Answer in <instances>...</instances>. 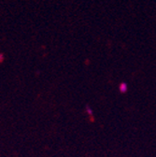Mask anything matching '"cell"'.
Masks as SVG:
<instances>
[{
    "label": "cell",
    "instance_id": "cell-1",
    "mask_svg": "<svg viewBox=\"0 0 156 157\" xmlns=\"http://www.w3.org/2000/svg\"><path fill=\"white\" fill-rule=\"evenodd\" d=\"M127 91H128V84L124 82H121L119 85V92L121 94H125V93H127Z\"/></svg>",
    "mask_w": 156,
    "mask_h": 157
},
{
    "label": "cell",
    "instance_id": "cell-2",
    "mask_svg": "<svg viewBox=\"0 0 156 157\" xmlns=\"http://www.w3.org/2000/svg\"><path fill=\"white\" fill-rule=\"evenodd\" d=\"M85 110H86V113L91 117V121L93 122V109H91V107H90L89 105H86V107H85Z\"/></svg>",
    "mask_w": 156,
    "mask_h": 157
},
{
    "label": "cell",
    "instance_id": "cell-3",
    "mask_svg": "<svg viewBox=\"0 0 156 157\" xmlns=\"http://www.w3.org/2000/svg\"><path fill=\"white\" fill-rule=\"evenodd\" d=\"M4 60H5V55H4V53L0 52V63H2Z\"/></svg>",
    "mask_w": 156,
    "mask_h": 157
}]
</instances>
